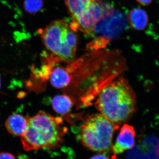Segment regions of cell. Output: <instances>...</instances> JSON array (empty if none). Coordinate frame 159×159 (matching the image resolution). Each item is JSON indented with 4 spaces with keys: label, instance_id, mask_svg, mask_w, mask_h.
Wrapping results in <instances>:
<instances>
[{
    "label": "cell",
    "instance_id": "cell-1",
    "mask_svg": "<svg viewBox=\"0 0 159 159\" xmlns=\"http://www.w3.org/2000/svg\"><path fill=\"white\" fill-rule=\"evenodd\" d=\"M136 104L134 92L122 77L104 86L96 101V107L101 115L118 127L133 115Z\"/></svg>",
    "mask_w": 159,
    "mask_h": 159
},
{
    "label": "cell",
    "instance_id": "cell-2",
    "mask_svg": "<svg viewBox=\"0 0 159 159\" xmlns=\"http://www.w3.org/2000/svg\"><path fill=\"white\" fill-rule=\"evenodd\" d=\"M67 130L62 118L39 111L29 118V125L21 137V141L27 151L53 149L61 144Z\"/></svg>",
    "mask_w": 159,
    "mask_h": 159
},
{
    "label": "cell",
    "instance_id": "cell-3",
    "mask_svg": "<svg viewBox=\"0 0 159 159\" xmlns=\"http://www.w3.org/2000/svg\"><path fill=\"white\" fill-rule=\"evenodd\" d=\"M75 32L61 20L53 21L38 31L47 50L66 62L71 61L76 56L78 36Z\"/></svg>",
    "mask_w": 159,
    "mask_h": 159
},
{
    "label": "cell",
    "instance_id": "cell-4",
    "mask_svg": "<svg viewBox=\"0 0 159 159\" xmlns=\"http://www.w3.org/2000/svg\"><path fill=\"white\" fill-rule=\"evenodd\" d=\"M119 127L101 114L88 117L81 127L80 139L83 145L91 150L107 152L112 148L113 137Z\"/></svg>",
    "mask_w": 159,
    "mask_h": 159
},
{
    "label": "cell",
    "instance_id": "cell-5",
    "mask_svg": "<svg viewBox=\"0 0 159 159\" xmlns=\"http://www.w3.org/2000/svg\"><path fill=\"white\" fill-rule=\"evenodd\" d=\"M112 7L106 4L102 0H93L85 11L70 25L76 31L79 30L85 35L92 36L94 28L100 20L114 12Z\"/></svg>",
    "mask_w": 159,
    "mask_h": 159
},
{
    "label": "cell",
    "instance_id": "cell-6",
    "mask_svg": "<svg viewBox=\"0 0 159 159\" xmlns=\"http://www.w3.org/2000/svg\"><path fill=\"white\" fill-rule=\"evenodd\" d=\"M125 15L115 10L112 14L98 22L93 32L94 39H99L107 43L111 40L118 38L127 28Z\"/></svg>",
    "mask_w": 159,
    "mask_h": 159
},
{
    "label": "cell",
    "instance_id": "cell-7",
    "mask_svg": "<svg viewBox=\"0 0 159 159\" xmlns=\"http://www.w3.org/2000/svg\"><path fill=\"white\" fill-rule=\"evenodd\" d=\"M135 135V131L133 126L124 124L117 137L116 141L112 146L114 153L120 154L125 151L131 149L134 145Z\"/></svg>",
    "mask_w": 159,
    "mask_h": 159
},
{
    "label": "cell",
    "instance_id": "cell-8",
    "mask_svg": "<svg viewBox=\"0 0 159 159\" xmlns=\"http://www.w3.org/2000/svg\"><path fill=\"white\" fill-rule=\"evenodd\" d=\"M29 118L20 114H12L5 122L6 129L13 135L21 137L29 125Z\"/></svg>",
    "mask_w": 159,
    "mask_h": 159
},
{
    "label": "cell",
    "instance_id": "cell-9",
    "mask_svg": "<svg viewBox=\"0 0 159 159\" xmlns=\"http://www.w3.org/2000/svg\"><path fill=\"white\" fill-rule=\"evenodd\" d=\"M127 20L132 29L136 31H142L148 26L149 17L148 13L144 9L135 8L129 12Z\"/></svg>",
    "mask_w": 159,
    "mask_h": 159
},
{
    "label": "cell",
    "instance_id": "cell-10",
    "mask_svg": "<svg viewBox=\"0 0 159 159\" xmlns=\"http://www.w3.org/2000/svg\"><path fill=\"white\" fill-rule=\"evenodd\" d=\"M93 0H65L73 20L77 19L85 11Z\"/></svg>",
    "mask_w": 159,
    "mask_h": 159
},
{
    "label": "cell",
    "instance_id": "cell-11",
    "mask_svg": "<svg viewBox=\"0 0 159 159\" xmlns=\"http://www.w3.org/2000/svg\"><path fill=\"white\" fill-rule=\"evenodd\" d=\"M52 106L57 113L65 115L71 110L73 102L70 97L67 95H57L52 99Z\"/></svg>",
    "mask_w": 159,
    "mask_h": 159
},
{
    "label": "cell",
    "instance_id": "cell-12",
    "mask_svg": "<svg viewBox=\"0 0 159 159\" xmlns=\"http://www.w3.org/2000/svg\"><path fill=\"white\" fill-rule=\"evenodd\" d=\"M43 5V0H25L24 8L29 14H35L41 10Z\"/></svg>",
    "mask_w": 159,
    "mask_h": 159
},
{
    "label": "cell",
    "instance_id": "cell-13",
    "mask_svg": "<svg viewBox=\"0 0 159 159\" xmlns=\"http://www.w3.org/2000/svg\"><path fill=\"white\" fill-rule=\"evenodd\" d=\"M0 159H16L12 154L7 152H0Z\"/></svg>",
    "mask_w": 159,
    "mask_h": 159
},
{
    "label": "cell",
    "instance_id": "cell-14",
    "mask_svg": "<svg viewBox=\"0 0 159 159\" xmlns=\"http://www.w3.org/2000/svg\"><path fill=\"white\" fill-rule=\"evenodd\" d=\"M138 3L142 6H148L152 3L153 0H136Z\"/></svg>",
    "mask_w": 159,
    "mask_h": 159
},
{
    "label": "cell",
    "instance_id": "cell-15",
    "mask_svg": "<svg viewBox=\"0 0 159 159\" xmlns=\"http://www.w3.org/2000/svg\"><path fill=\"white\" fill-rule=\"evenodd\" d=\"M89 159H110V158L106 155L99 154L94 156Z\"/></svg>",
    "mask_w": 159,
    "mask_h": 159
},
{
    "label": "cell",
    "instance_id": "cell-16",
    "mask_svg": "<svg viewBox=\"0 0 159 159\" xmlns=\"http://www.w3.org/2000/svg\"><path fill=\"white\" fill-rule=\"evenodd\" d=\"M0 87H1V79H0Z\"/></svg>",
    "mask_w": 159,
    "mask_h": 159
}]
</instances>
